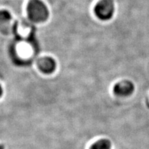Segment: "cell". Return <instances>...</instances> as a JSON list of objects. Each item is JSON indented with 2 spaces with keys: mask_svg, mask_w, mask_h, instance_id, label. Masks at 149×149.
<instances>
[{
  "mask_svg": "<svg viewBox=\"0 0 149 149\" xmlns=\"http://www.w3.org/2000/svg\"><path fill=\"white\" fill-rule=\"evenodd\" d=\"M135 86L130 81H122L117 84L114 86V93L115 95L121 97L129 96L133 93Z\"/></svg>",
  "mask_w": 149,
  "mask_h": 149,
  "instance_id": "277c9868",
  "label": "cell"
},
{
  "mask_svg": "<svg viewBox=\"0 0 149 149\" xmlns=\"http://www.w3.org/2000/svg\"><path fill=\"white\" fill-rule=\"evenodd\" d=\"M11 15L8 11H0V31L3 34H8L10 30Z\"/></svg>",
  "mask_w": 149,
  "mask_h": 149,
  "instance_id": "8992f818",
  "label": "cell"
},
{
  "mask_svg": "<svg viewBox=\"0 0 149 149\" xmlns=\"http://www.w3.org/2000/svg\"><path fill=\"white\" fill-rule=\"evenodd\" d=\"M1 95H2V88H1V86H0V97L1 96Z\"/></svg>",
  "mask_w": 149,
  "mask_h": 149,
  "instance_id": "ba28073f",
  "label": "cell"
},
{
  "mask_svg": "<svg viewBox=\"0 0 149 149\" xmlns=\"http://www.w3.org/2000/svg\"><path fill=\"white\" fill-rule=\"evenodd\" d=\"M27 13L30 19L35 23L45 22L49 15L47 7L40 0H31L29 1Z\"/></svg>",
  "mask_w": 149,
  "mask_h": 149,
  "instance_id": "6da1fadb",
  "label": "cell"
},
{
  "mask_svg": "<svg viewBox=\"0 0 149 149\" xmlns=\"http://www.w3.org/2000/svg\"><path fill=\"white\" fill-rule=\"evenodd\" d=\"M115 11L113 0H101L95 7V13L102 20H109L113 17Z\"/></svg>",
  "mask_w": 149,
  "mask_h": 149,
  "instance_id": "7a4b0ae2",
  "label": "cell"
},
{
  "mask_svg": "<svg viewBox=\"0 0 149 149\" xmlns=\"http://www.w3.org/2000/svg\"><path fill=\"white\" fill-rule=\"evenodd\" d=\"M38 68H40L41 71L44 73H51L55 70L56 68V63L53 59L51 57H45L41 58L39 60Z\"/></svg>",
  "mask_w": 149,
  "mask_h": 149,
  "instance_id": "5b68a950",
  "label": "cell"
},
{
  "mask_svg": "<svg viewBox=\"0 0 149 149\" xmlns=\"http://www.w3.org/2000/svg\"><path fill=\"white\" fill-rule=\"evenodd\" d=\"M91 149H111V143L108 139H100L96 141Z\"/></svg>",
  "mask_w": 149,
  "mask_h": 149,
  "instance_id": "52a82bcc",
  "label": "cell"
},
{
  "mask_svg": "<svg viewBox=\"0 0 149 149\" xmlns=\"http://www.w3.org/2000/svg\"><path fill=\"white\" fill-rule=\"evenodd\" d=\"M33 46L31 43H17L15 48V55L19 60H27L33 55Z\"/></svg>",
  "mask_w": 149,
  "mask_h": 149,
  "instance_id": "3957f363",
  "label": "cell"
},
{
  "mask_svg": "<svg viewBox=\"0 0 149 149\" xmlns=\"http://www.w3.org/2000/svg\"><path fill=\"white\" fill-rule=\"evenodd\" d=\"M0 149H3V146H1V145H0Z\"/></svg>",
  "mask_w": 149,
  "mask_h": 149,
  "instance_id": "9c48e42d",
  "label": "cell"
}]
</instances>
